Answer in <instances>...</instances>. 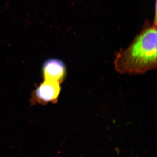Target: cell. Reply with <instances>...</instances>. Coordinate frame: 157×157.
Instances as JSON below:
<instances>
[{
	"label": "cell",
	"mask_w": 157,
	"mask_h": 157,
	"mask_svg": "<svg viewBox=\"0 0 157 157\" xmlns=\"http://www.w3.org/2000/svg\"><path fill=\"white\" fill-rule=\"evenodd\" d=\"M156 21L147 25L126 49L116 55L115 70L124 74H144L157 68Z\"/></svg>",
	"instance_id": "6da1fadb"
},
{
	"label": "cell",
	"mask_w": 157,
	"mask_h": 157,
	"mask_svg": "<svg viewBox=\"0 0 157 157\" xmlns=\"http://www.w3.org/2000/svg\"><path fill=\"white\" fill-rule=\"evenodd\" d=\"M60 84L58 82L45 80L35 91L36 101L41 104L56 103L60 93Z\"/></svg>",
	"instance_id": "7a4b0ae2"
},
{
	"label": "cell",
	"mask_w": 157,
	"mask_h": 157,
	"mask_svg": "<svg viewBox=\"0 0 157 157\" xmlns=\"http://www.w3.org/2000/svg\"><path fill=\"white\" fill-rule=\"evenodd\" d=\"M42 73L45 80L63 82L66 76V68L59 59H50L45 61L42 66Z\"/></svg>",
	"instance_id": "3957f363"
}]
</instances>
